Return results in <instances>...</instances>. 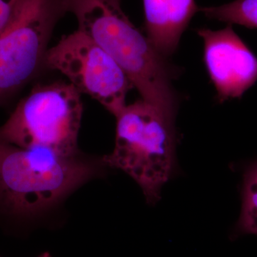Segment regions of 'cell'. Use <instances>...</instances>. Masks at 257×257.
<instances>
[{
	"mask_svg": "<svg viewBox=\"0 0 257 257\" xmlns=\"http://www.w3.org/2000/svg\"><path fill=\"white\" fill-rule=\"evenodd\" d=\"M73 13L78 30L87 34L122 69L142 99L175 119L178 96L173 72L146 35L121 10L119 0H62Z\"/></svg>",
	"mask_w": 257,
	"mask_h": 257,
	"instance_id": "cell-1",
	"label": "cell"
},
{
	"mask_svg": "<svg viewBox=\"0 0 257 257\" xmlns=\"http://www.w3.org/2000/svg\"><path fill=\"white\" fill-rule=\"evenodd\" d=\"M104 166L102 159L22 148L0 140V214L20 219L45 212L101 175Z\"/></svg>",
	"mask_w": 257,
	"mask_h": 257,
	"instance_id": "cell-2",
	"label": "cell"
},
{
	"mask_svg": "<svg viewBox=\"0 0 257 257\" xmlns=\"http://www.w3.org/2000/svg\"><path fill=\"white\" fill-rule=\"evenodd\" d=\"M116 118L114 150L103 162L130 175L155 204L175 167V119L143 99L125 106Z\"/></svg>",
	"mask_w": 257,
	"mask_h": 257,
	"instance_id": "cell-3",
	"label": "cell"
},
{
	"mask_svg": "<svg viewBox=\"0 0 257 257\" xmlns=\"http://www.w3.org/2000/svg\"><path fill=\"white\" fill-rule=\"evenodd\" d=\"M80 94L70 83L37 86L0 126V140L22 148L42 147L67 156L77 155L83 111Z\"/></svg>",
	"mask_w": 257,
	"mask_h": 257,
	"instance_id": "cell-4",
	"label": "cell"
},
{
	"mask_svg": "<svg viewBox=\"0 0 257 257\" xmlns=\"http://www.w3.org/2000/svg\"><path fill=\"white\" fill-rule=\"evenodd\" d=\"M44 62L59 71L80 94L95 99L116 116L133 84L112 58L90 37L77 30L47 50Z\"/></svg>",
	"mask_w": 257,
	"mask_h": 257,
	"instance_id": "cell-5",
	"label": "cell"
},
{
	"mask_svg": "<svg viewBox=\"0 0 257 257\" xmlns=\"http://www.w3.org/2000/svg\"><path fill=\"white\" fill-rule=\"evenodd\" d=\"M62 0H24L0 37V104L31 78L45 60Z\"/></svg>",
	"mask_w": 257,
	"mask_h": 257,
	"instance_id": "cell-6",
	"label": "cell"
},
{
	"mask_svg": "<svg viewBox=\"0 0 257 257\" xmlns=\"http://www.w3.org/2000/svg\"><path fill=\"white\" fill-rule=\"evenodd\" d=\"M204 41V60L219 102L240 99L257 81V58L231 25L220 30H197Z\"/></svg>",
	"mask_w": 257,
	"mask_h": 257,
	"instance_id": "cell-7",
	"label": "cell"
},
{
	"mask_svg": "<svg viewBox=\"0 0 257 257\" xmlns=\"http://www.w3.org/2000/svg\"><path fill=\"white\" fill-rule=\"evenodd\" d=\"M143 5L146 36L162 55L169 57L199 8L195 0H143Z\"/></svg>",
	"mask_w": 257,
	"mask_h": 257,
	"instance_id": "cell-8",
	"label": "cell"
},
{
	"mask_svg": "<svg viewBox=\"0 0 257 257\" xmlns=\"http://www.w3.org/2000/svg\"><path fill=\"white\" fill-rule=\"evenodd\" d=\"M207 18L257 28V0H235L229 4L199 8Z\"/></svg>",
	"mask_w": 257,
	"mask_h": 257,
	"instance_id": "cell-9",
	"label": "cell"
},
{
	"mask_svg": "<svg viewBox=\"0 0 257 257\" xmlns=\"http://www.w3.org/2000/svg\"><path fill=\"white\" fill-rule=\"evenodd\" d=\"M237 231L241 234H257V162L245 174L242 209Z\"/></svg>",
	"mask_w": 257,
	"mask_h": 257,
	"instance_id": "cell-10",
	"label": "cell"
},
{
	"mask_svg": "<svg viewBox=\"0 0 257 257\" xmlns=\"http://www.w3.org/2000/svg\"><path fill=\"white\" fill-rule=\"evenodd\" d=\"M24 0H0V37L10 26Z\"/></svg>",
	"mask_w": 257,
	"mask_h": 257,
	"instance_id": "cell-11",
	"label": "cell"
},
{
	"mask_svg": "<svg viewBox=\"0 0 257 257\" xmlns=\"http://www.w3.org/2000/svg\"><path fill=\"white\" fill-rule=\"evenodd\" d=\"M39 257H52L51 255L48 252H45L42 253V254L40 255Z\"/></svg>",
	"mask_w": 257,
	"mask_h": 257,
	"instance_id": "cell-12",
	"label": "cell"
}]
</instances>
